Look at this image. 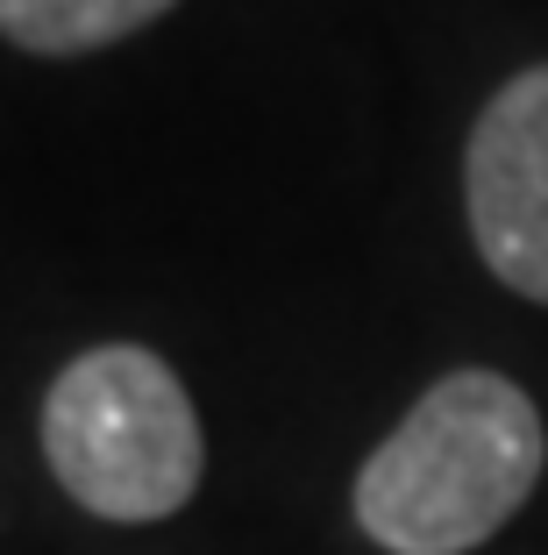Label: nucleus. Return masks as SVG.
<instances>
[{"mask_svg": "<svg viewBox=\"0 0 548 555\" xmlns=\"http://www.w3.org/2000/svg\"><path fill=\"white\" fill-rule=\"evenodd\" d=\"M541 413L499 371H449L356 470V527L392 555H470L534 499Z\"/></svg>", "mask_w": 548, "mask_h": 555, "instance_id": "nucleus-1", "label": "nucleus"}, {"mask_svg": "<svg viewBox=\"0 0 548 555\" xmlns=\"http://www.w3.org/2000/svg\"><path fill=\"white\" fill-rule=\"evenodd\" d=\"M463 207L499 285L548 307V65H527L484 100L463 150Z\"/></svg>", "mask_w": 548, "mask_h": 555, "instance_id": "nucleus-3", "label": "nucleus"}, {"mask_svg": "<svg viewBox=\"0 0 548 555\" xmlns=\"http://www.w3.org/2000/svg\"><path fill=\"white\" fill-rule=\"evenodd\" d=\"M43 456L72 506L93 520H171L200 491L207 441L200 413L164 357L136 343H100L58 371L43 399Z\"/></svg>", "mask_w": 548, "mask_h": 555, "instance_id": "nucleus-2", "label": "nucleus"}, {"mask_svg": "<svg viewBox=\"0 0 548 555\" xmlns=\"http://www.w3.org/2000/svg\"><path fill=\"white\" fill-rule=\"evenodd\" d=\"M178 0H0V36L29 57H86L150 29Z\"/></svg>", "mask_w": 548, "mask_h": 555, "instance_id": "nucleus-4", "label": "nucleus"}]
</instances>
